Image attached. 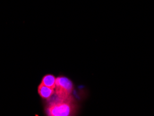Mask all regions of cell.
Segmentation results:
<instances>
[{
    "label": "cell",
    "mask_w": 154,
    "mask_h": 116,
    "mask_svg": "<svg viewBox=\"0 0 154 116\" xmlns=\"http://www.w3.org/2000/svg\"><path fill=\"white\" fill-rule=\"evenodd\" d=\"M74 85L72 81L65 77H58L56 79L55 95L60 98L72 96Z\"/></svg>",
    "instance_id": "2"
},
{
    "label": "cell",
    "mask_w": 154,
    "mask_h": 116,
    "mask_svg": "<svg viewBox=\"0 0 154 116\" xmlns=\"http://www.w3.org/2000/svg\"><path fill=\"white\" fill-rule=\"evenodd\" d=\"M77 111V106L72 96L67 98L56 97L49 102L46 113L49 116L74 115Z\"/></svg>",
    "instance_id": "1"
},
{
    "label": "cell",
    "mask_w": 154,
    "mask_h": 116,
    "mask_svg": "<svg viewBox=\"0 0 154 116\" xmlns=\"http://www.w3.org/2000/svg\"><path fill=\"white\" fill-rule=\"evenodd\" d=\"M56 79V78L54 76V75L47 74L42 78L41 83L44 84V85L47 86H48V87L55 88Z\"/></svg>",
    "instance_id": "4"
},
{
    "label": "cell",
    "mask_w": 154,
    "mask_h": 116,
    "mask_svg": "<svg viewBox=\"0 0 154 116\" xmlns=\"http://www.w3.org/2000/svg\"><path fill=\"white\" fill-rule=\"evenodd\" d=\"M38 92L42 98L49 99L55 94V88L48 87V86H45L44 84L40 83L38 86Z\"/></svg>",
    "instance_id": "3"
}]
</instances>
